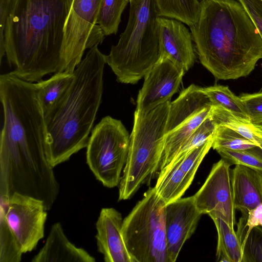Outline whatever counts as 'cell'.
<instances>
[{"label":"cell","instance_id":"cell-14","mask_svg":"<svg viewBox=\"0 0 262 262\" xmlns=\"http://www.w3.org/2000/svg\"><path fill=\"white\" fill-rule=\"evenodd\" d=\"M158 23L161 57L167 58L186 73L196 59L191 33L175 19L159 17Z\"/></svg>","mask_w":262,"mask_h":262},{"label":"cell","instance_id":"cell-13","mask_svg":"<svg viewBox=\"0 0 262 262\" xmlns=\"http://www.w3.org/2000/svg\"><path fill=\"white\" fill-rule=\"evenodd\" d=\"M202 214L194 196L180 198L166 205L165 227L168 262H174L185 242L194 232Z\"/></svg>","mask_w":262,"mask_h":262},{"label":"cell","instance_id":"cell-32","mask_svg":"<svg viewBox=\"0 0 262 262\" xmlns=\"http://www.w3.org/2000/svg\"><path fill=\"white\" fill-rule=\"evenodd\" d=\"M242 262H262V227H254L243 247Z\"/></svg>","mask_w":262,"mask_h":262},{"label":"cell","instance_id":"cell-10","mask_svg":"<svg viewBox=\"0 0 262 262\" xmlns=\"http://www.w3.org/2000/svg\"><path fill=\"white\" fill-rule=\"evenodd\" d=\"M1 198V213L23 253L33 250L43 238L47 210L43 202L14 193Z\"/></svg>","mask_w":262,"mask_h":262},{"label":"cell","instance_id":"cell-15","mask_svg":"<svg viewBox=\"0 0 262 262\" xmlns=\"http://www.w3.org/2000/svg\"><path fill=\"white\" fill-rule=\"evenodd\" d=\"M122 214L113 208L101 209L96 223L98 251L106 262H133L122 234Z\"/></svg>","mask_w":262,"mask_h":262},{"label":"cell","instance_id":"cell-37","mask_svg":"<svg viewBox=\"0 0 262 262\" xmlns=\"http://www.w3.org/2000/svg\"><path fill=\"white\" fill-rule=\"evenodd\" d=\"M257 128L260 134L262 135V124L261 125H255Z\"/></svg>","mask_w":262,"mask_h":262},{"label":"cell","instance_id":"cell-33","mask_svg":"<svg viewBox=\"0 0 262 262\" xmlns=\"http://www.w3.org/2000/svg\"><path fill=\"white\" fill-rule=\"evenodd\" d=\"M258 226L262 227V204L247 212L242 213L238 220L236 233L241 243L243 251L250 232L254 227Z\"/></svg>","mask_w":262,"mask_h":262},{"label":"cell","instance_id":"cell-18","mask_svg":"<svg viewBox=\"0 0 262 262\" xmlns=\"http://www.w3.org/2000/svg\"><path fill=\"white\" fill-rule=\"evenodd\" d=\"M212 105L202 87L194 84L183 90L170 103L166 125V133L203 109Z\"/></svg>","mask_w":262,"mask_h":262},{"label":"cell","instance_id":"cell-6","mask_svg":"<svg viewBox=\"0 0 262 262\" xmlns=\"http://www.w3.org/2000/svg\"><path fill=\"white\" fill-rule=\"evenodd\" d=\"M170 100L146 112L135 111L118 200L131 198L159 170L164 150Z\"/></svg>","mask_w":262,"mask_h":262},{"label":"cell","instance_id":"cell-31","mask_svg":"<svg viewBox=\"0 0 262 262\" xmlns=\"http://www.w3.org/2000/svg\"><path fill=\"white\" fill-rule=\"evenodd\" d=\"M217 124L210 114L183 144L174 158L183 156L193 148L204 143L213 136Z\"/></svg>","mask_w":262,"mask_h":262},{"label":"cell","instance_id":"cell-22","mask_svg":"<svg viewBox=\"0 0 262 262\" xmlns=\"http://www.w3.org/2000/svg\"><path fill=\"white\" fill-rule=\"evenodd\" d=\"M74 78L73 73H55L46 80L35 83L37 95L44 115L60 100Z\"/></svg>","mask_w":262,"mask_h":262},{"label":"cell","instance_id":"cell-19","mask_svg":"<svg viewBox=\"0 0 262 262\" xmlns=\"http://www.w3.org/2000/svg\"><path fill=\"white\" fill-rule=\"evenodd\" d=\"M212 105L208 106L172 130L166 133L159 172L166 167L174 158L183 144L210 115Z\"/></svg>","mask_w":262,"mask_h":262},{"label":"cell","instance_id":"cell-21","mask_svg":"<svg viewBox=\"0 0 262 262\" xmlns=\"http://www.w3.org/2000/svg\"><path fill=\"white\" fill-rule=\"evenodd\" d=\"M209 216L213 220L217 232L216 260L220 262H242L243 248L234 229L215 214Z\"/></svg>","mask_w":262,"mask_h":262},{"label":"cell","instance_id":"cell-30","mask_svg":"<svg viewBox=\"0 0 262 262\" xmlns=\"http://www.w3.org/2000/svg\"><path fill=\"white\" fill-rule=\"evenodd\" d=\"M1 262L20 261L23 254L20 247L9 229L4 214L1 217Z\"/></svg>","mask_w":262,"mask_h":262},{"label":"cell","instance_id":"cell-25","mask_svg":"<svg viewBox=\"0 0 262 262\" xmlns=\"http://www.w3.org/2000/svg\"><path fill=\"white\" fill-rule=\"evenodd\" d=\"M212 105L221 106L236 116L249 120L240 97L234 95L227 86L215 85L202 88Z\"/></svg>","mask_w":262,"mask_h":262},{"label":"cell","instance_id":"cell-24","mask_svg":"<svg viewBox=\"0 0 262 262\" xmlns=\"http://www.w3.org/2000/svg\"><path fill=\"white\" fill-rule=\"evenodd\" d=\"M158 15L181 21L189 27L197 21L200 9L199 0H155Z\"/></svg>","mask_w":262,"mask_h":262},{"label":"cell","instance_id":"cell-9","mask_svg":"<svg viewBox=\"0 0 262 262\" xmlns=\"http://www.w3.org/2000/svg\"><path fill=\"white\" fill-rule=\"evenodd\" d=\"M102 0H73L61 49L62 72L73 73L86 49L101 44L105 35L97 20Z\"/></svg>","mask_w":262,"mask_h":262},{"label":"cell","instance_id":"cell-1","mask_svg":"<svg viewBox=\"0 0 262 262\" xmlns=\"http://www.w3.org/2000/svg\"><path fill=\"white\" fill-rule=\"evenodd\" d=\"M0 98V183L13 192L42 191L56 178L46 156V127L35 84L11 72L1 74Z\"/></svg>","mask_w":262,"mask_h":262},{"label":"cell","instance_id":"cell-29","mask_svg":"<svg viewBox=\"0 0 262 262\" xmlns=\"http://www.w3.org/2000/svg\"><path fill=\"white\" fill-rule=\"evenodd\" d=\"M212 137L203 144L193 148L185 155L175 158L171 162L177 161L180 168L190 178L193 180L200 165L212 147Z\"/></svg>","mask_w":262,"mask_h":262},{"label":"cell","instance_id":"cell-16","mask_svg":"<svg viewBox=\"0 0 262 262\" xmlns=\"http://www.w3.org/2000/svg\"><path fill=\"white\" fill-rule=\"evenodd\" d=\"M95 257L67 238L60 223L54 224L43 246L32 262H95Z\"/></svg>","mask_w":262,"mask_h":262},{"label":"cell","instance_id":"cell-36","mask_svg":"<svg viewBox=\"0 0 262 262\" xmlns=\"http://www.w3.org/2000/svg\"><path fill=\"white\" fill-rule=\"evenodd\" d=\"M15 0H0V59L6 55L4 29L7 18Z\"/></svg>","mask_w":262,"mask_h":262},{"label":"cell","instance_id":"cell-17","mask_svg":"<svg viewBox=\"0 0 262 262\" xmlns=\"http://www.w3.org/2000/svg\"><path fill=\"white\" fill-rule=\"evenodd\" d=\"M230 179L235 210L244 213L262 204V173L236 165L230 170Z\"/></svg>","mask_w":262,"mask_h":262},{"label":"cell","instance_id":"cell-7","mask_svg":"<svg viewBox=\"0 0 262 262\" xmlns=\"http://www.w3.org/2000/svg\"><path fill=\"white\" fill-rule=\"evenodd\" d=\"M165 206L152 187L123 219L122 234L133 262H168Z\"/></svg>","mask_w":262,"mask_h":262},{"label":"cell","instance_id":"cell-4","mask_svg":"<svg viewBox=\"0 0 262 262\" xmlns=\"http://www.w3.org/2000/svg\"><path fill=\"white\" fill-rule=\"evenodd\" d=\"M105 55L90 48L60 100L44 115L46 156L54 168L87 146L101 102Z\"/></svg>","mask_w":262,"mask_h":262},{"label":"cell","instance_id":"cell-5","mask_svg":"<svg viewBox=\"0 0 262 262\" xmlns=\"http://www.w3.org/2000/svg\"><path fill=\"white\" fill-rule=\"evenodd\" d=\"M129 18L118 43L105 60L117 80L136 84L161 58L155 0H130Z\"/></svg>","mask_w":262,"mask_h":262},{"label":"cell","instance_id":"cell-2","mask_svg":"<svg viewBox=\"0 0 262 262\" xmlns=\"http://www.w3.org/2000/svg\"><path fill=\"white\" fill-rule=\"evenodd\" d=\"M73 0H15L4 29L11 72L30 82L62 72L64 27Z\"/></svg>","mask_w":262,"mask_h":262},{"label":"cell","instance_id":"cell-34","mask_svg":"<svg viewBox=\"0 0 262 262\" xmlns=\"http://www.w3.org/2000/svg\"><path fill=\"white\" fill-rule=\"evenodd\" d=\"M250 121L254 125L262 124V92L243 94L240 96Z\"/></svg>","mask_w":262,"mask_h":262},{"label":"cell","instance_id":"cell-23","mask_svg":"<svg viewBox=\"0 0 262 262\" xmlns=\"http://www.w3.org/2000/svg\"><path fill=\"white\" fill-rule=\"evenodd\" d=\"M210 116L217 125L236 131L262 149V135L250 120L240 118L219 106L212 105Z\"/></svg>","mask_w":262,"mask_h":262},{"label":"cell","instance_id":"cell-26","mask_svg":"<svg viewBox=\"0 0 262 262\" xmlns=\"http://www.w3.org/2000/svg\"><path fill=\"white\" fill-rule=\"evenodd\" d=\"M128 3L129 0H102L97 24L105 36L117 33L122 13Z\"/></svg>","mask_w":262,"mask_h":262},{"label":"cell","instance_id":"cell-12","mask_svg":"<svg viewBox=\"0 0 262 262\" xmlns=\"http://www.w3.org/2000/svg\"><path fill=\"white\" fill-rule=\"evenodd\" d=\"M185 72L170 60L161 57L144 76L136 101V111L148 112L170 101L177 92Z\"/></svg>","mask_w":262,"mask_h":262},{"label":"cell","instance_id":"cell-3","mask_svg":"<svg viewBox=\"0 0 262 262\" xmlns=\"http://www.w3.org/2000/svg\"><path fill=\"white\" fill-rule=\"evenodd\" d=\"M189 28L201 63L217 80L245 77L262 59V38L240 2L201 1Z\"/></svg>","mask_w":262,"mask_h":262},{"label":"cell","instance_id":"cell-28","mask_svg":"<svg viewBox=\"0 0 262 262\" xmlns=\"http://www.w3.org/2000/svg\"><path fill=\"white\" fill-rule=\"evenodd\" d=\"M222 159L230 165H243L262 173V149L256 146L244 150H216Z\"/></svg>","mask_w":262,"mask_h":262},{"label":"cell","instance_id":"cell-27","mask_svg":"<svg viewBox=\"0 0 262 262\" xmlns=\"http://www.w3.org/2000/svg\"><path fill=\"white\" fill-rule=\"evenodd\" d=\"M257 145L232 129L223 125H217L212 137L213 149H226L244 150Z\"/></svg>","mask_w":262,"mask_h":262},{"label":"cell","instance_id":"cell-35","mask_svg":"<svg viewBox=\"0 0 262 262\" xmlns=\"http://www.w3.org/2000/svg\"><path fill=\"white\" fill-rule=\"evenodd\" d=\"M262 38V0H239Z\"/></svg>","mask_w":262,"mask_h":262},{"label":"cell","instance_id":"cell-8","mask_svg":"<svg viewBox=\"0 0 262 262\" xmlns=\"http://www.w3.org/2000/svg\"><path fill=\"white\" fill-rule=\"evenodd\" d=\"M130 136L122 122L107 116L92 129L86 146V163L102 185L119 186L125 165Z\"/></svg>","mask_w":262,"mask_h":262},{"label":"cell","instance_id":"cell-20","mask_svg":"<svg viewBox=\"0 0 262 262\" xmlns=\"http://www.w3.org/2000/svg\"><path fill=\"white\" fill-rule=\"evenodd\" d=\"M192 181L180 168L179 163L173 161L159 172L154 187L158 195L166 205L181 198Z\"/></svg>","mask_w":262,"mask_h":262},{"label":"cell","instance_id":"cell-11","mask_svg":"<svg viewBox=\"0 0 262 262\" xmlns=\"http://www.w3.org/2000/svg\"><path fill=\"white\" fill-rule=\"evenodd\" d=\"M230 166L222 158L214 163L205 182L193 196L202 214H215L234 230L236 210L231 184Z\"/></svg>","mask_w":262,"mask_h":262}]
</instances>
